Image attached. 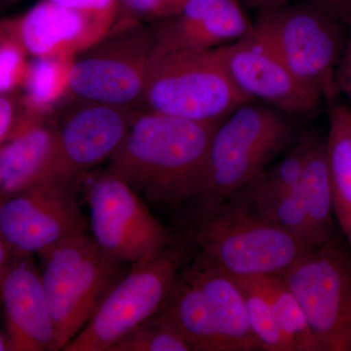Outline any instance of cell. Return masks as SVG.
I'll use <instances>...</instances> for the list:
<instances>
[{
	"label": "cell",
	"mask_w": 351,
	"mask_h": 351,
	"mask_svg": "<svg viewBox=\"0 0 351 351\" xmlns=\"http://www.w3.org/2000/svg\"><path fill=\"white\" fill-rule=\"evenodd\" d=\"M219 122L141 110L110 156L108 172L125 182L149 207L191 211Z\"/></svg>",
	"instance_id": "1"
},
{
	"label": "cell",
	"mask_w": 351,
	"mask_h": 351,
	"mask_svg": "<svg viewBox=\"0 0 351 351\" xmlns=\"http://www.w3.org/2000/svg\"><path fill=\"white\" fill-rule=\"evenodd\" d=\"M156 313L191 351L260 350L239 283L196 249Z\"/></svg>",
	"instance_id": "2"
},
{
	"label": "cell",
	"mask_w": 351,
	"mask_h": 351,
	"mask_svg": "<svg viewBox=\"0 0 351 351\" xmlns=\"http://www.w3.org/2000/svg\"><path fill=\"white\" fill-rule=\"evenodd\" d=\"M253 103L237 108L217 126L191 219L223 204L301 136L290 114Z\"/></svg>",
	"instance_id": "3"
},
{
	"label": "cell",
	"mask_w": 351,
	"mask_h": 351,
	"mask_svg": "<svg viewBox=\"0 0 351 351\" xmlns=\"http://www.w3.org/2000/svg\"><path fill=\"white\" fill-rule=\"evenodd\" d=\"M186 237L233 277H282L313 247L232 198L191 219Z\"/></svg>",
	"instance_id": "4"
},
{
	"label": "cell",
	"mask_w": 351,
	"mask_h": 351,
	"mask_svg": "<svg viewBox=\"0 0 351 351\" xmlns=\"http://www.w3.org/2000/svg\"><path fill=\"white\" fill-rule=\"evenodd\" d=\"M254 32L302 82L332 99L337 68L348 38L338 11L317 0L289 2L258 11Z\"/></svg>",
	"instance_id": "5"
},
{
	"label": "cell",
	"mask_w": 351,
	"mask_h": 351,
	"mask_svg": "<svg viewBox=\"0 0 351 351\" xmlns=\"http://www.w3.org/2000/svg\"><path fill=\"white\" fill-rule=\"evenodd\" d=\"M38 255L57 350H63L86 326L126 272L123 263L104 253L85 232L64 239Z\"/></svg>",
	"instance_id": "6"
},
{
	"label": "cell",
	"mask_w": 351,
	"mask_h": 351,
	"mask_svg": "<svg viewBox=\"0 0 351 351\" xmlns=\"http://www.w3.org/2000/svg\"><path fill=\"white\" fill-rule=\"evenodd\" d=\"M251 101L232 82L216 48L156 58L138 108L193 121L219 122Z\"/></svg>",
	"instance_id": "7"
},
{
	"label": "cell",
	"mask_w": 351,
	"mask_h": 351,
	"mask_svg": "<svg viewBox=\"0 0 351 351\" xmlns=\"http://www.w3.org/2000/svg\"><path fill=\"white\" fill-rule=\"evenodd\" d=\"M189 237H180L154 257L132 263L86 326L64 351H110L132 329L149 319L165 301L176 274L195 252Z\"/></svg>",
	"instance_id": "8"
},
{
	"label": "cell",
	"mask_w": 351,
	"mask_h": 351,
	"mask_svg": "<svg viewBox=\"0 0 351 351\" xmlns=\"http://www.w3.org/2000/svg\"><path fill=\"white\" fill-rule=\"evenodd\" d=\"M154 54L151 25L110 32L76 55L69 73V93L80 100L138 107Z\"/></svg>",
	"instance_id": "9"
},
{
	"label": "cell",
	"mask_w": 351,
	"mask_h": 351,
	"mask_svg": "<svg viewBox=\"0 0 351 351\" xmlns=\"http://www.w3.org/2000/svg\"><path fill=\"white\" fill-rule=\"evenodd\" d=\"M281 278L321 351H351V258L334 240L311 247Z\"/></svg>",
	"instance_id": "10"
},
{
	"label": "cell",
	"mask_w": 351,
	"mask_h": 351,
	"mask_svg": "<svg viewBox=\"0 0 351 351\" xmlns=\"http://www.w3.org/2000/svg\"><path fill=\"white\" fill-rule=\"evenodd\" d=\"M86 199L94 240L117 262L154 257L180 237L125 182L108 171L91 182Z\"/></svg>",
	"instance_id": "11"
},
{
	"label": "cell",
	"mask_w": 351,
	"mask_h": 351,
	"mask_svg": "<svg viewBox=\"0 0 351 351\" xmlns=\"http://www.w3.org/2000/svg\"><path fill=\"white\" fill-rule=\"evenodd\" d=\"M80 184L47 177L0 199V237L11 250L39 254L85 232L86 218L76 200Z\"/></svg>",
	"instance_id": "12"
},
{
	"label": "cell",
	"mask_w": 351,
	"mask_h": 351,
	"mask_svg": "<svg viewBox=\"0 0 351 351\" xmlns=\"http://www.w3.org/2000/svg\"><path fill=\"white\" fill-rule=\"evenodd\" d=\"M117 12L40 0L19 15L0 17V39L10 41L27 57L75 58L112 31Z\"/></svg>",
	"instance_id": "13"
},
{
	"label": "cell",
	"mask_w": 351,
	"mask_h": 351,
	"mask_svg": "<svg viewBox=\"0 0 351 351\" xmlns=\"http://www.w3.org/2000/svg\"><path fill=\"white\" fill-rule=\"evenodd\" d=\"M217 50L232 82L254 101L258 99L290 115H304L323 98L254 31Z\"/></svg>",
	"instance_id": "14"
},
{
	"label": "cell",
	"mask_w": 351,
	"mask_h": 351,
	"mask_svg": "<svg viewBox=\"0 0 351 351\" xmlns=\"http://www.w3.org/2000/svg\"><path fill=\"white\" fill-rule=\"evenodd\" d=\"M80 101L69 108L58 126L57 158L48 176L80 186L88 171L110 159L119 149L141 112L97 101Z\"/></svg>",
	"instance_id": "15"
},
{
	"label": "cell",
	"mask_w": 351,
	"mask_h": 351,
	"mask_svg": "<svg viewBox=\"0 0 351 351\" xmlns=\"http://www.w3.org/2000/svg\"><path fill=\"white\" fill-rule=\"evenodd\" d=\"M151 27L154 60L169 53L216 49L254 31L239 0H189L177 15Z\"/></svg>",
	"instance_id": "16"
},
{
	"label": "cell",
	"mask_w": 351,
	"mask_h": 351,
	"mask_svg": "<svg viewBox=\"0 0 351 351\" xmlns=\"http://www.w3.org/2000/svg\"><path fill=\"white\" fill-rule=\"evenodd\" d=\"M8 351H57L43 276L31 254L12 251L1 289Z\"/></svg>",
	"instance_id": "17"
},
{
	"label": "cell",
	"mask_w": 351,
	"mask_h": 351,
	"mask_svg": "<svg viewBox=\"0 0 351 351\" xmlns=\"http://www.w3.org/2000/svg\"><path fill=\"white\" fill-rule=\"evenodd\" d=\"M50 115L25 108L17 129L0 147V199L50 175L58 152V127L51 125Z\"/></svg>",
	"instance_id": "18"
},
{
	"label": "cell",
	"mask_w": 351,
	"mask_h": 351,
	"mask_svg": "<svg viewBox=\"0 0 351 351\" xmlns=\"http://www.w3.org/2000/svg\"><path fill=\"white\" fill-rule=\"evenodd\" d=\"M332 209L351 247V110L332 104L326 142Z\"/></svg>",
	"instance_id": "19"
},
{
	"label": "cell",
	"mask_w": 351,
	"mask_h": 351,
	"mask_svg": "<svg viewBox=\"0 0 351 351\" xmlns=\"http://www.w3.org/2000/svg\"><path fill=\"white\" fill-rule=\"evenodd\" d=\"M302 201L311 226L323 242L332 239V195L326 143L316 141L309 151L299 181Z\"/></svg>",
	"instance_id": "20"
},
{
	"label": "cell",
	"mask_w": 351,
	"mask_h": 351,
	"mask_svg": "<svg viewBox=\"0 0 351 351\" xmlns=\"http://www.w3.org/2000/svg\"><path fill=\"white\" fill-rule=\"evenodd\" d=\"M230 198L239 201L261 218L281 226L311 246L325 243L319 239L307 217L299 184L283 193L265 195L239 191Z\"/></svg>",
	"instance_id": "21"
},
{
	"label": "cell",
	"mask_w": 351,
	"mask_h": 351,
	"mask_svg": "<svg viewBox=\"0 0 351 351\" xmlns=\"http://www.w3.org/2000/svg\"><path fill=\"white\" fill-rule=\"evenodd\" d=\"M75 58H34L27 63L21 99L27 110L51 114L55 104L69 93Z\"/></svg>",
	"instance_id": "22"
},
{
	"label": "cell",
	"mask_w": 351,
	"mask_h": 351,
	"mask_svg": "<svg viewBox=\"0 0 351 351\" xmlns=\"http://www.w3.org/2000/svg\"><path fill=\"white\" fill-rule=\"evenodd\" d=\"M233 278L239 283L243 294L249 324L260 350L291 351L261 279L258 277Z\"/></svg>",
	"instance_id": "23"
},
{
	"label": "cell",
	"mask_w": 351,
	"mask_h": 351,
	"mask_svg": "<svg viewBox=\"0 0 351 351\" xmlns=\"http://www.w3.org/2000/svg\"><path fill=\"white\" fill-rule=\"evenodd\" d=\"M269 295L291 351H321L301 304L281 277H258Z\"/></svg>",
	"instance_id": "24"
},
{
	"label": "cell",
	"mask_w": 351,
	"mask_h": 351,
	"mask_svg": "<svg viewBox=\"0 0 351 351\" xmlns=\"http://www.w3.org/2000/svg\"><path fill=\"white\" fill-rule=\"evenodd\" d=\"M110 351H191L181 336L156 313L132 329Z\"/></svg>",
	"instance_id": "25"
},
{
	"label": "cell",
	"mask_w": 351,
	"mask_h": 351,
	"mask_svg": "<svg viewBox=\"0 0 351 351\" xmlns=\"http://www.w3.org/2000/svg\"><path fill=\"white\" fill-rule=\"evenodd\" d=\"M189 0H119L117 20L112 31L166 19L177 15Z\"/></svg>",
	"instance_id": "26"
},
{
	"label": "cell",
	"mask_w": 351,
	"mask_h": 351,
	"mask_svg": "<svg viewBox=\"0 0 351 351\" xmlns=\"http://www.w3.org/2000/svg\"><path fill=\"white\" fill-rule=\"evenodd\" d=\"M27 58L17 45L0 39V94L19 91L29 63Z\"/></svg>",
	"instance_id": "27"
},
{
	"label": "cell",
	"mask_w": 351,
	"mask_h": 351,
	"mask_svg": "<svg viewBox=\"0 0 351 351\" xmlns=\"http://www.w3.org/2000/svg\"><path fill=\"white\" fill-rule=\"evenodd\" d=\"M335 80L337 90L343 92L350 101L351 110V36L337 68Z\"/></svg>",
	"instance_id": "28"
},
{
	"label": "cell",
	"mask_w": 351,
	"mask_h": 351,
	"mask_svg": "<svg viewBox=\"0 0 351 351\" xmlns=\"http://www.w3.org/2000/svg\"><path fill=\"white\" fill-rule=\"evenodd\" d=\"M246 8L250 10L258 11L267 10V9L276 8V7L284 5L289 2L294 0H239ZM317 1L324 2L328 5L338 10L341 5V0H317Z\"/></svg>",
	"instance_id": "29"
},
{
	"label": "cell",
	"mask_w": 351,
	"mask_h": 351,
	"mask_svg": "<svg viewBox=\"0 0 351 351\" xmlns=\"http://www.w3.org/2000/svg\"><path fill=\"white\" fill-rule=\"evenodd\" d=\"M11 256H12V250H11L8 244L4 241V239L0 237V306H1L2 284H3L7 269H8Z\"/></svg>",
	"instance_id": "30"
},
{
	"label": "cell",
	"mask_w": 351,
	"mask_h": 351,
	"mask_svg": "<svg viewBox=\"0 0 351 351\" xmlns=\"http://www.w3.org/2000/svg\"><path fill=\"white\" fill-rule=\"evenodd\" d=\"M4 350L8 351V343H7L5 332L0 330V351Z\"/></svg>",
	"instance_id": "31"
},
{
	"label": "cell",
	"mask_w": 351,
	"mask_h": 351,
	"mask_svg": "<svg viewBox=\"0 0 351 351\" xmlns=\"http://www.w3.org/2000/svg\"><path fill=\"white\" fill-rule=\"evenodd\" d=\"M25 0H0V6L7 7L14 5V4L20 3V2H24Z\"/></svg>",
	"instance_id": "32"
},
{
	"label": "cell",
	"mask_w": 351,
	"mask_h": 351,
	"mask_svg": "<svg viewBox=\"0 0 351 351\" xmlns=\"http://www.w3.org/2000/svg\"><path fill=\"white\" fill-rule=\"evenodd\" d=\"M345 21L346 22V24L351 27V4L350 6H348V10H346V12L345 14Z\"/></svg>",
	"instance_id": "33"
},
{
	"label": "cell",
	"mask_w": 351,
	"mask_h": 351,
	"mask_svg": "<svg viewBox=\"0 0 351 351\" xmlns=\"http://www.w3.org/2000/svg\"><path fill=\"white\" fill-rule=\"evenodd\" d=\"M350 3L351 0H341V6H339V8H346V7L350 5Z\"/></svg>",
	"instance_id": "34"
}]
</instances>
